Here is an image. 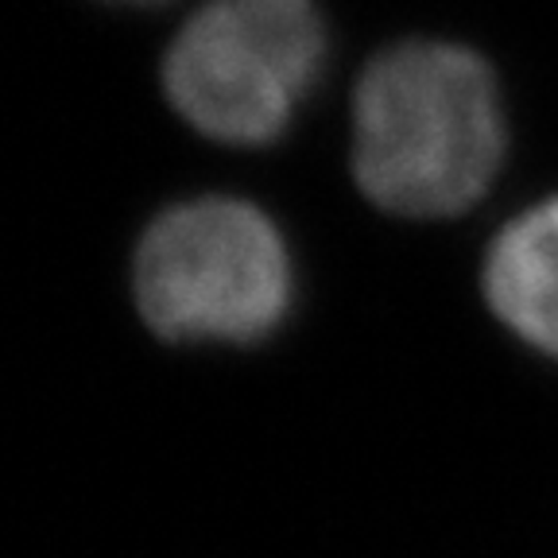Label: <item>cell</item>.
<instances>
[{
  "label": "cell",
  "mask_w": 558,
  "mask_h": 558,
  "mask_svg": "<svg viewBox=\"0 0 558 558\" xmlns=\"http://www.w3.org/2000/svg\"><path fill=\"white\" fill-rule=\"evenodd\" d=\"M505 159V105L488 62L462 44L408 39L353 89V179L396 218H458Z\"/></svg>",
  "instance_id": "obj_1"
},
{
  "label": "cell",
  "mask_w": 558,
  "mask_h": 558,
  "mask_svg": "<svg viewBox=\"0 0 558 558\" xmlns=\"http://www.w3.org/2000/svg\"><path fill=\"white\" fill-rule=\"evenodd\" d=\"M132 291L151 333L179 345H260L295 303L288 241L233 194L163 209L136 244Z\"/></svg>",
  "instance_id": "obj_2"
},
{
  "label": "cell",
  "mask_w": 558,
  "mask_h": 558,
  "mask_svg": "<svg viewBox=\"0 0 558 558\" xmlns=\"http://www.w3.org/2000/svg\"><path fill=\"white\" fill-rule=\"evenodd\" d=\"M326 62L314 0H206L163 54V94L202 136L264 148L288 132Z\"/></svg>",
  "instance_id": "obj_3"
},
{
  "label": "cell",
  "mask_w": 558,
  "mask_h": 558,
  "mask_svg": "<svg viewBox=\"0 0 558 558\" xmlns=\"http://www.w3.org/2000/svg\"><path fill=\"white\" fill-rule=\"evenodd\" d=\"M488 311L535 353L558 361V194L493 236L481 268Z\"/></svg>",
  "instance_id": "obj_4"
},
{
  "label": "cell",
  "mask_w": 558,
  "mask_h": 558,
  "mask_svg": "<svg viewBox=\"0 0 558 558\" xmlns=\"http://www.w3.org/2000/svg\"><path fill=\"white\" fill-rule=\"evenodd\" d=\"M132 4H151V0H132Z\"/></svg>",
  "instance_id": "obj_5"
}]
</instances>
